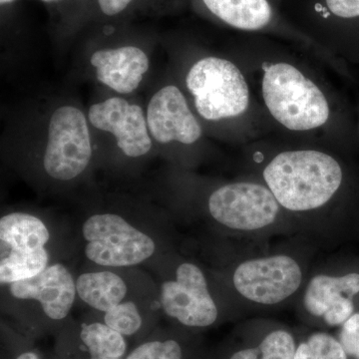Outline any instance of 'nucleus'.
<instances>
[{
	"mask_svg": "<svg viewBox=\"0 0 359 359\" xmlns=\"http://www.w3.org/2000/svg\"><path fill=\"white\" fill-rule=\"evenodd\" d=\"M264 179L280 207L308 212L327 204L342 183L334 157L316 150L287 151L269 162Z\"/></svg>",
	"mask_w": 359,
	"mask_h": 359,
	"instance_id": "1",
	"label": "nucleus"
},
{
	"mask_svg": "<svg viewBox=\"0 0 359 359\" xmlns=\"http://www.w3.org/2000/svg\"><path fill=\"white\" fill-rule=\"evenodd\" d=\"M262 92L269 112L287 129L309 131L330 119V104L320 87L289 63L264 67Z\"/></svg>",
	"mask_w": 359,
	"mask_h": 359,
	"instance_id": "2",
	"label": "nucleus"
},
{
	"mask_svg": "<svg viewBox=\"0 0 359 359\" xmlns=\"http://www.w3.org/2000/svg\"><path fill=\"white\" fill-rule=\"evenodd\" d=\"M186 82L196 109L208 121L237 117L249 107L250 89L244 75L226 59H201L189 71Z\"/></svg>",
	"mask_w": 359,
	"mask_h": 359,
	"instance_id": "3",
	"label": "nucleus"
},
{
	"mask_svg": "<svg viewBox=\"0 0 359 359\" xmlns=\"http://www.w3.org/2000/svg\"><path fill=\"white\" fill-rule=\"evenodd\" d=\"M85 255L92 263L108 268L136 266L155 252L154 241L119 215L97 214L82 226Z\"/></svg>",
	"mask_w": 359,
	"mask_h": 359,
	"instance_id": "4",
	"label": "nucleus"
},
{
	"mask_svg": "<svg viewBox=\"0 0 359 359\" xmlns=\"http://www.w3.org/2000/svg\"><path fill=\"white\" fill-rule=\"evenodd\" d=\"M91 157V139L82 111L72 106L58 108L49 122L45 172L58 181H70L83 173Z\"/></svg>",
	"mask_w": 359,
	"mask_h": 359,
	"instance_id": "5",
	"label": "nucleus"
},
{
	"mask_svg": "<svg viewBox=\"0 0 359 359\" xmlns=\"http://www.w3.org/2000/svg\"><path fill=\"white\" fill-rule=\"evenodd\" d=\"M209 212L231 230L257 231L278 218L280 205L269 188L255 183L224 185L210 196Z\"/></svg>",
	"mask_w": 359,
	"mask_h": 359,
	"instance_id": "6",
	"label": "nucleus"
},
{
	"mask_svg": "<svg viewBox=\"0 0 359 359\" xmlns=\"http://www.w3.org/2000/svg\"><path fill=\"white\" fill-rule=\"evenodd\" d=\"M302 280L299 263L285 255L249 259L241 264L233 276L238 294L264 306L289 299L299 289Z\"/></svg>",
	"mask_w": 359,
	"mask_h": 359,
	"instance_id": "7",
	"label": "nucleus"
},
{
	"mask_svg": "<svg viewBox=\"0 0 359 359\" xmlns=\"http://www.w3.org/2000/svg\"><path fill=\"white\" fill-rule=\"evenodd\" d=\"M161 306L170 318L190 327H207L218 318V308L199 266L184 263L178 266L176 280L161 287Z\"/></svg>",
	"mask_w": 359,
	"mask_h": 359,
	"instance_id": "8",
	"label": "nucleus"
},
{
	"mask_svg": "<svg viewBox=\"0 0 359 359\" xmlns=\"http://www.w3.org/2000/svg\"><path fill=\"white\" fill-rule=\"evenodd\" d=\"M88 117L95 128L114 135L118 147L128 157H142L150 152L152 140L140 106L113 97L92 105Z\"/></svg>",
	"mask_w": 359,
	"mask_h": 359,
	"instance_id": "9",
	"label": "nucleus"
},
{
	"mask_svg": "<svg viewBox=\"0 0 359 359\" xmlns=\"http://www.w3.org/2000/svg\"><path fill=\"white\" fill-rule=\"evenodd\" d=\"M149 131L159 143H196L202 136L200 123L189 108L178 87L169 85L160 89L148 105Z\"/></svg>",
	"mask_w": 359,
	"mask_h": 359,
	"instance_id": "10",
	"label": "nucleus"
},
{
	"mask_svg": "<svg viewBox=\"0 0 359 359\" xmlns=\"http://www.w3.org/2000/svg\"><path fill=\"white\" fill-rule=\"evenodd\" d=\"M9 292L15 299L39 302L44 313L54 320L69 314L77 294L74 278L61 264L47 266L28 280L11 283Z\"/></svg>",
	"mask_w": 359,
	"mask_h": 359,
	"instance_id": "11",
	"label": "nucleus"
},
{
	"mask_svg": "<svg viewBox=\"0 0 359 359\" xmlns=\"http://www.w3.org/2000/svg\"><path fill=\"white\" fill-rule=\"evenodd\" d=\"M358 294L359 273L316 276L304 292V308L311 316L323 318L330 327H337L353 316V299Z\"/></svg>",
	"mask_w": 359,
	"mask_h": 359,
	"instance_id": "12",
	"label": "nucleus"
},
{
	"mask_svg": "<svg viewBox=\"0 0 359 359\" xmlns=\"http://www.w3.org/2000/svg\"><path fill=\"white\" fill-rule=\"evenodd\" d=\"M91 65L97 79L120 94H129L138 88L149 69L147 54L135 46L104 49L94 52Z\"/></svg>",
	"mask_w": 359,
	"mask_h": 359,
	"instance_id": "13",
	"label": "nucleus"
},
{
	"mask_svg": "<svg viewBox=\"0 0 359 359\" xmlns=\"http://www.w3.org/2000/svg\"><path fill=\"white\" fill-rule=\"evenodd\" d=\"M205 9L224 25L244 32H262L276 23L269 0H201Z\"/></svg>",
	"mask_w": 359,
	"mask_h": 359,
	"instance_id": "14",
	"label": "nucleus"
},
{
	"mask_svg": "<svg viewBox=\"0 0 359 359\" xmlns=\"http://www.w3.org/2000/svg\"><path fill=\"white\" fill-rule=\"evenodd\" d=\"M50 238L46 224L25 212H11L0 219L1 252L44 248Z\"/></svg>",
	"mask_w": 359,
	"mask_h": 359,
	"instance_id": "15",
	"label": "nucleus"
},
{
	"mask_svg": "<svg viewBox=\"0 0 359 359\" xmlns=\"http://www.w3.org/2000/svg\"><path fill=\"white\" fill-rule=\"evenodd\" d=\"M77 295L92 309L106 311L124 301L127 285L121 276L109 271L82 273L76 280Z\"/></svg>",
	"mask_w": 359,
	"mask_h": 359,
	"instance_id": "16",
	"label": "nucleus"
},
{
	"mask_svg": "<svg viewBox=\"0 0 359 359\" xmlns=\"http://www.w3.org/2000/svg\"><path fill=\"white\" fill-rule=\"evenodd\" d=\"M49 256L45 248L34 250H9L0 262L1 285L28 280L48 266Z\"/></svg>",
	"mask_w": 359,
	"mask_h": 359,
	"instance_id": "17",
	"label": "nucleus"
},
{
	"mask_svg": "<svg viewBox=\"0 0 359 359\" xmlns=\"http://www.w3.org/2000/svg\"><path fill=\"white\" fill-rule=\"evenodd\" d=\"M80 337L91 358H120L126 351L124 335L105 323H92L82 327Z\"/></svg>",
	"mask_w": 359,
	"mask_h": 359,
	"instance_id": "18",
	"label": "nucleus"
},
{
	"mask_svg": "<svg viewBox=\"0 0 359 359\" xmlns=\"http://www.w3.org/2000/svg\"><path fill=\"white\" fill-rule=\"evenodd\" d=\"M295 351L294 337L278 330L266 335L259 346L238 351L230 359H294Z\"/></svg>",
	"mask_w": 359,
	"mask_h": 359,
	"instance_id": "19",
	"label": "nucleus"
},
{
	"mask_svg": "<svg viewBox=\"0 0 359 359\" xmlns=\"http://www.w3.org/2000/svg\"><path fill=\"white\" fill-rule=\"evenodd\" d=\"M294 359H347V354L339 340L316 332L297 347Z\"/></svg>",
	"mask_w": 359,
	"mask_h": 359,
	"instance_id": "20",
	"label": "nucleus"
},
{
	"mask_svg": "<svg viewBox=\"0 0 359 359\" xmlns=\"http://www.w3.org/2000/svg\"><path fill=\"white\" fill-rule=\"evenodd\" d=\"M104 323L122 335H133L142 327V316L133 302H122L104 314Z\"/></svg>",
	"mask_w": 359,
	"mask_h": 359,
	"instance_id": "21",
	"label": "nucleus"
},
{
	"mask_svg": "<svg viewBox=\"0 0 359 359\" xmlns=\"http://www.w3.org/2000/svg\"><path fill=\"white\" fill-rule=\"evenodd\" d=\"M181 346L173 339L155 340L141 344L126 359H182Z\"/></svg>",
	"mask_w": 359,
	"mask_h": 359,
	"instance_id": "22",
	"label": "nucleus"
},
{
	"mask_svg": "<svg viewBox=\"0 0 359 359\" xmlns=\"http://www.w3.org/2000/svg\"><path fill=\"white\" fill-rule=\"evenodd\" d=\"M320 8L325 18L339 20L359 18V0H320Z\"/></svg>",
	"mask_w": 359,
	"mask_h": 359,
	"instance_id": "23",
	"label": "nucleus"
},
{
	"mask_svg": "<svg viewBox=\"0 0 359 359\" xmlns=\"http://www.w3.org/2000/svg\"><path fill=\"white\" fill-rule=\"evenodd\" d=\"M339 341L347 355L359 359V313H353L342 325Z\"/></svg>",
	"mask_w": 359,
	"mask_h": 359,
	"instance_id": "24",
	"label": "nucleus"
},
{
	"mask_svg": "<svg viewBox=\"0 0 359 359\" xmlns=\"http://www.w3.org/2000/svg\"><path fill=\"white\" fill-rule=\"evenodd\" d=\"M131 1L132 0H98V4L104 14L113 16L122 13Z\"/></svg>",
	"mask_w": 359,
	"mask_h": 359,
	"instance_id": "25",
	"label": "nucleus"
},
{
	"mask_svg": "<svg viewBox=\"0 0 359 359\" xmlns=\"http://www.w3.org/2000/svg\"><path fill=\"white\" fill-rule=\"evenodd\" d=\"M16 359H39V358L36 353L27 351V353L20 354V355Z\"/></svg>",
	"mask_w": 359,
	"mask_h": 359,
	"instance_id": "26",
	"label": "nucleus"
},
{
	"mask_svg": "<svg viewBox=\"0 0 359 359\" xmlns=\"http://www.w3.org/2000/svg\"><path fill=\"white\" fill-rule=\"evenodd\" d=\"M14 1V0H0V2H1V4H11V2Z\"/></svg>",
	"mask_w": 359,
	"mask_h": 359,
	"instance_id": "27",
	"label": "nucleus"
},
{
	"mask_svg": "<svg viewBox=\"0 0 359 359\" xmlns=\"http://www.w3.org/2000/svg\"><path fill=\"white\" fill-rule=\"evenodd\" d=\"M90 359H119V358H91Z\"/></svg>",
	"mask_w": 359,
	"mask_h": 359,
	"instance_id": "28",
	"label": "nucleus"
},
{
	"mask_svg": "<svg viewBox=\"0 0 359 359\" xmlns=\"http://www.w3.org/2000/svg\"><path fill=\"white\" fill-rule=\"evenodd\" d=\"M42 1H44V2H50V1H54V0H42Z\"/></svg>",
	"mask_w": 359,
	"mask_h": 359,
	"instance_id": "29",
	"label": "nucleus"
}]
</instances>
